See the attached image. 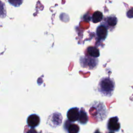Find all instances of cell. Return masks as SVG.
Returning a JSON list of instances; mask_svg holds the SVG:
<instances>
[{
	"label": "cell",
	"instance_id": "1",
	"mask_svg": "<svg viewBox=\"0 0 133 133\" xmlns=\"http://www.w3.org/2000/svg\"><path fill=\"white\" fill-rule=\"evenodd\" d=\"M115 88V83L109 77H102L98 84V91L104 96L111 97Z\"/></svg>",
	"mask_w": 133,
	"mask_h": 133
},
{
	"label": "cell",
	"instance_id": "2",
	"mask_svg": "<svg viewBox=\"0 0 133 133\" xmlns=\"http://www.w3.org/2000/svg\"><path fill=\"white\" fill-rule=\"evenodd\" d=\"M89 112L91 116L95 117L98 121L104 119L107 116V109L101 102L95 101L91 103Z\"/></svg>",
	"mask_w": 133,
	"mask_h": 133
},
{
	"label": "cell",
	"instance_id": "3",
	"mask_svg": "<svg viewBox=\"0 0 133 133\" xmlns=\"http://www.w3.org/2000/svg\"><path fill=\"white\" fill-rule=\"evenodd\" d=\"M80 64L82 68H87L89 70L96 69L98 64L97 58H93L90 56H81L79 59Z\"/></svg>",
	"mask_w": 133,
	"mask_h": 133
},
{
	"label": "cell",
	"instance_id": "4",
	"mask_svg": "<svg viewBox=\"0 0 133 133\" xmlns=\"http://www.w3.org/2000/svg\"><path fill=\"white\" fill-rule=\"evenodd\" d=\"M62 117L61 114L57 112L53 113L49 116L47 119V124L53 128H55L61 124Z\"/></svg>",
	"mask_w": 133,
	"mask_h": 133
},
{
	"label": "cell",
	"instance_id": "5",
	"mask_svg": "<svg viewBox=\"0 0 133 133\" xmlns=\"http://www.w3.org/2000/svg\"><path fill=\"white\" fill-rule=\"evenodd\" d=\"M107 129L112 132L118 131L121 127L118 117L114 116L110 118L107 122Z\"/></svg>",
	"mask_w": 133,
	"mask_h": 133
},
{
	"label": "cell",
	"instance_id": "6",
	"mask_svg": "<svg viewBox=\"0 0 133 133\" xmlns=\"http://www.w3.org/2000/svg\"><path fill=\"white\" fill-rule=\"evenodd\" d=\"M66 116L68 120L71 122L78 121L79 117V109L77 107L70 108L66 113Z\"/></svg>",
	"mask_w": 133,
	"mask_h": 133
},
{
	"label": "cell",
	"instance_id": "7",
	"mask_svg": "<svg viewBox=\"0 0 133 133\" xmlns=\"http://www.w3.org/2000/svg\"><path fill=\"white\" fill-rule=\"evenodd\" d=\"M69 120L64 122L63 128L68 133H78L80 130L78 125L71 123Z\"/></svg>",
	"mask_w": 133,
	"mask_h": 133
},
{
	"label": "cell",
	"instance_id": "8",
	"mask_svg": "<svg viewBox=\"0 0 133 133\" xmlns=\"http://www.w3.org/2000/svg\"><path fill=\"white\" fill-rule=\"evenodd\" d=\"M40 117L36 114H32L30 115L27 118V124L28 126L34 128L38 126L40 123Z\"/></svg>",
	"mask_w": 133,
	"mask_h": 133
},
{
	"label": "cell",
	"instance_id": "9",
	"mask_svg": "<svg viewBox=\"0 0 133 133\" xmlns=\"http://www.w3.org/2000/svg\"><path fill=\"white\" fill-rule=\"evenodd\" d=\"M96 35L100 41H104L108 35V29L104 25H99L96 29Z\"/></svg>",
	"mask_w": 133,
	"mask_h": 133
},
{
	"label": "cell",
	"instance_id": "10",
	"mask_svg": "<svg viewBox=\"0 0 133 133\" xmlns=\"http://www.w3.org/2000/svg\"><path fill=\"white\" fill-rule=\"evenodd\" d=\"M88 121V118L87 113L83 108H81L79 111V117L78 121V123L82 125H85L87 124Z\"/></svg>",
	"mask_w": 133,
	"mask_h": 133
},
{
	"label": "cell",
	"instance_id": "11",
	"mask_svg": "<svg viewBox=\"0 0 133 133\" xmlns=\"http://www.w3.org/2000/svg\"><path fill=\"white\" fill-rule=\"evenodd\" d=\"M87 51L89 56L97 58L100 56V52L98 48L93 46H89L87 48Z\"/></svg>",
	"mask_w": 133,
	"mask_h": 133
},
{
	"label": "cell",
	"instance_id": "12",
	"mask_svg": "<svg viewBox=\"0 0 133 133\" xmlns=\"http://www.w3.org/2000/svg\"><path fill=\"white\" fill-rule=\"evenodd\" d=\"M103 19L102 13L100 11H96L94 12L91 17V21L94 23L100 22Z\"/></svg>",
	"mask_w": 133,
	"mask_h": 133
},
{
	"label": "cell",
	"instance_id": "13",
	"mask_svg": "<svg viewBox=\"0 0 133 133\" xmlns=\"http://www.w3.org/2000/svg\"><path fill=\"white\" fill-rule=\"evenodd\" d=\"M105 21L108 26L114 27L117 24V19L115 16H110L107 17Z\"/></svg>",
	"mask_w": 133,
	"mask_h": 133
},
{
	"label": "cell",
	"instance_id": "14",
	"mask_svg": "<svg viewBox=\"0 0 133 133\" xmlns=\"http://www.w3.org/2000/svg\"><path fill=\"white\" fill-rule=\"evenodd\" d=\"M127 16L128 17V18H133V8H131L130 9H129L127 14H126Z\"/></svg>",
	"mask_w": 133,
	"mask_h": 133
},
{
	"label": "cell",
	"instance_id": "15",
	"mask_svg": "<svg viewBox=\"0 0 133 133\" xmlns=\"http://www.w3.org/2000/svg\"><path fill=\"white\" fill-rule=\"evenodd\" d=\"M26 133H38V132L34 128H31L26 132Z\"/></svg>",
	"mask_w": 133,
	"mask_h": 133
},
{
	"label": "cell",
	"instance_id": "16",
	"mask_svg": "<svg viewBox=\"0 0 133 133\" xmlns=\"http://www.w3.org/2000/svg\"><path fill=\"white\" fill-rule=\"evenodd\" d=\"M94 133H101L99 130V129H97V130H95V131L94 132Z\"/></svg>",
	"mask_w": 133,
	"mask_h": 133
},
{
	"label": "cell",
	"instance_id": "17",
	"mask_svg": "<svg viewBox=\"0 0 133 133\" xmlns=\"http://www.w3.org/2000/svg\"><path fill=\"white\" fill-rule=\"evenodd\" d=\"M108 133H114L113 132H108Z\"/></svg>",
	"mask_w": 133,
	"mask_h": 133
}]
</instances>
